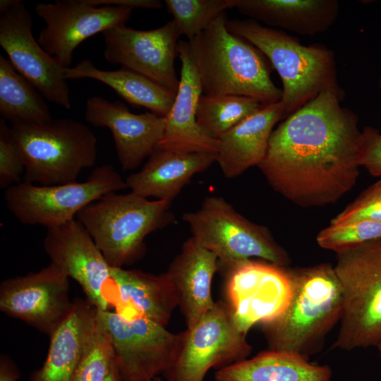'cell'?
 I'll list each match as a JSON object with an SVG mask.
<instances>
[{
  "mask_svg": "<svg viewBox=\"0 0 381 381\" xmlns=\"http://www.w3.org/2000/svg\"><path fill=\"white\" fill-rule=\"evenodd\" d=\"M323 92L273 130L258 166L271 187L303 207L335 203L356 184L363 133L357 114Z\"/></svg>",
  "mask_w": 381,
  "mask_h": 381,
  "instance_id": "6da1fadb",
  "label": "cell"
},
{
  "mask_svg": "<svg viewBox=\"0 0 381 381\" xmlns=\"http://www.w3.org/2000/svg\"><path fill=\"white\" fill-rule=\"evenodd\" d=\"M227 20L222 13L188 41L202 94L246 97L263 105L279 102L282 91L271 78V64L257 47L231 32Z\"/></svg>",
  "mask_w": 381,
  "mask_h": 381,
  "instance_id": "7a4b0ae2",
  "label": "cell"
},
{
  "mask_svg": "<svg viewBox=\"0 0 381 381\" xmlns=\"http://www.w3.org/2000/svg\"><path fill=\"white\" fill-rule=\"evenodd\" d=\"M289 271L293 284L291 301L279 317L261 325L262 331L270 350L309 360L339 322L341 286L334 266L329 263Z\"/></svg>",
  "mask_w": 381,
  "mask_h": 381,
  "instance_id": "3957f363",
  "label": "cell"
},
{
  "mask_svg": "<svg viewBox=\"0 0 381 381\" xmlns=\"http://www.w3.org/2000/svg\"><path fill=\"white\" fill-rule=\"evenodd\" d=\"M226 26L257 47L277 72L282 83L280 101L286 117L323 92L330 91L344 99L335 55L327 47L303 45L285 32L250 18L227 20Z\"/></svg>",
  "mask_w": 381,
  "mask_h": 381,
  "instance_id": "277c9868",
  "label": "cell"
},
{
  "mask_svg": "<svg viewBox=\"0 0 381 381\" xmlns=\"http://www.w3.org/2000/svg\"><path fill=\"white\" fill-rule=\"evenodd\" d=\"M171 202L132 192L108 193L80 211L82 224L111 267L123 268L145 252L144 240L150 233L174 220Z\"/></svg>",
  "mask_w": 381,
  "mask_h": 381,
  "instance_id": "5b68a950",
  "label": "cell"
},
{
  "mask_svg": "<svg viewBox=\"0 0 381 381\" xmlns=\"http://www.w3.org/2000/svg\"><path fill=\"white\" fill-rule=\"evenodd\" d=\"M25 165V181L52 186L76 181L80 171L97 159V138L83 123L52 119L11 126Z\"/></svg>",
  "mask_w": 381,
  "mask_h": 381,
  "instance_id": "8992f818",
  "label": "cell"
},
{
  "mask_svg": "<svg viewBox=\"0 0 381 381\" xmlns=\"http://www.w3.org/2000/svg\"><path fill=\"white\" fill-rule=\"evenodd\" d=\"M342 297L334 349L352 351L381 342V238L336 253Z\"/></svg>",
  "mask_w": 381,
  "mask_h": 381,
  "instance_id": "52a82bcc",
  "label": "cell"
},
{
  "mask_svg": "<svg viewBox=\"0 0 381 381\" xmlns=\"http://www.w3.org/2000/svg\"><path fill=\"white\" fill-rule=\"evenodd\" d=\"M192 238L217 258L221 272L253 258L286 267L288 253L265 226L249 221L224 198L206 197L199 210L184 212Z\"/></svg>",
  "mask_w": 381,
  "mask_h": 381,
  "instance_id": "ba28073f",
  "label": "cell"
},
{
  "mask_svg": "<svg viewBox=\"0 0 381 381\" xmlns=\"http://www.w3.org/2000/svg\"><path fill=\"white\" fill-rule=\"evenodd\" d=\"M127 188L110 164L93 169L86 181L42 186L20 182L4 194L6 208L22 224L56 227L76 218L78 213L102 196Z\"/></svg>",
  "mask_w": 381,
  "mask_h": 381,
  "instance_id": "9c48e42d",
  "label": "cell"
},
{
  "mask_svg": "<svg viewBox=\"0 0 381 381\" xmlns=\"http://www.w3.org/2000/svg\"><path fill=\"white\" fill-rule=\"evenodd\" d=\"M179 344L170 365L162 373L167 381H203L212 368L246 359L252 347L236 327L226 302L214 307L195 325L179 333Z\"/></svg>",
  "mask_w": 381,
  "mask_h": 381,
  "instance_id": "30bf717a",
  "label": "cell"
},
{
  "mask_svg": "<svg viewBox=\"0 0 381 381\" xmlns=\"http://www.w3.org/2000/svg\"><path fill=\"white\" fill-rule=\"evenodd\" d=\"M226 303L244 334L255 325L279 317L293 294L289 269L265 260L240 262L222 272Z\"/></svg>",
  "mask_w": 381,
  "mask_h": 381,
  "instance_id": "8fae6325",
  "label": "cell"
},
{
  "mask_svg": "<svg viewBox=\"0 0 381 381\" xmlns=\"http://www.w3.org/2000/svg\"><path fill=\"white\" fill-rule=\"evenodd\" d=\"M32 25V16L22 1H0V45L9 61L46 100L70 109L66 68L40 46Z\"/></svg>",
  "mask_w": 381,
  "mask_h": 381,
  "instance_id": "7c38bea8",
  "label": "cell"
},
{
  "mask_svg": "<svg viewBox=\"0 0 381 381\" xmlns=\"http://www.w3.org/2000/svg\"><path fill=\"white\" fill-rule=\"evenodd\" d=\"M98 313L111 335L122 381L150 380L170 365L178 349L179 333H171L144 317L127 319L110 310Z\"/></svg>",
  "mask_w": 381,
  "mask_h": 381,
  "instance_id": "4fadbf2b",
  "label": "cell"
},
{
  "mask_svg": "<svg viewBox=\"0 0 381 381\" xmlns=\"http://www.w3.org/2000/svg\"><path fill=\"white\" fill-rule=\"evenodd\" d=\"M35 11L45 23L38 43L66 68L80 43L99 32L126 25L133 8L93 6L87 0H58L37 4Z\"/></svg>",
  "mask_w": 381,
  "mask_h": 381,
  "instance_id": "5bb4252c",
  "label": "cell"
},
{
  "mask_svg": "<svg viewBox=\"0 0 381 381\" xmlns=\"http://www.w3.org/2000/svg\"><path fill=\"white\" fill-rule=\"evenodd\" d=\"M67 274L55 263L0 284V310L51 336L71 311Z\"/></svg>",
  "mask_w": 381,
  "mask_h": 381,
  "instance_id": "9a60e30c",
  "label": "cell"
},
{
  "mask_svg": "<svg viewBox=\"0 0 381 381\" xmlns=\"http://www.w3.org/2000/svg\"><path fill=\"white\" fill-rule=\"evenodd\" d=\"M102 35L104 56L108 62L121 65L177 93L179 79L174 61L181 35L174 20L149 30L122 25Z\"/></svg>",
  "mask_w": 381,
  "mask_h": 381,
  "instance_id": "2e32d148",
  "label": "cell"
},
{
  "mask_svg": "<svg viewBox=\"0 0 381 381\" xmlns=\"http://www.w3.org/2000/svg\"><path fill=\"white\" fill-rule=\"evenodd\" d=\"M43 246L51 262L79 284L92 306L109 310L106 291L111 267L80 222L75 219L47 229Z\"/></svg>",
  "mask_w": 381,
  "mask_h": 381,
  "instance_id": "e0dca14e",
  "label": "cell"
},
{
  "mask_svg": "<svg viewBox=\"0 0 381 381\" xmlns=\"http://www.w3.org/2000/svg\"><path fill=\"white\" fill-rule=\"evenodd\" d=\"M85 119L111 133L116 156L124 171L135 169L149 157L162 138L165 117L152 112L133 114L122 102L100 96L85 102Z\"/></svg>",
  "mask_w": 381,
  "mask_h": 381,
  "instance_id": "ac0fdd59",
  "label": "cell"
},
{
  "mask_svg": "<svg viewBox=\"0 0 381 381\" xmlns=\"http://www.w3.org/2000/svg\"><path fill=\"white\" fill-rule=\"evenodd\" d=\"M177 52L181 61L179 87L165 116L164 131L156 148L217 154L219 140L206 135L197 123L198 103L202 90L188 42L179 41Z\"/></svg>",
  "mask_w": 381,
  "mask_h": 381,
  "instance_id": "d6986e66",
  "label": "cell"
},
{
  "mask_svg": "<svg viewBox=\"0 0 381 381\" xmlns=\"http://www.w3.org/2000/svg\"><path fill=\"white\" fill-rule=\"evenodd\" d=\"M218 260L193 238L186 240L169 265L167 274L187 327L195 325L214 306L211 293Z\"/></svg>",
  "mask_w": 381,
  "mask_h": 381,
  "instance_id": "ffe728a7",
  "label": "cell"
},
{
  "mask_svg": "<svg viewBox=\"0 0 381 381\" xmlns=\"http://www.w3.org/2000/svg\"><path fill=\"white\" fill-rule=\"evenodd\" d=\"M216 160L214 153L155 148L143 167L125 182L138 195L171 202L195 174L206 171Z\"/></svg>",
  "mask_w": 381,
  "mask_h": 381,
  "instance_id": "44dd1931",
  "label": "cell"
},
{
  "mask_svg": "<svg viewBox=\"0 0 381 381\" xmlns=\"http://www.w3.org/2000/svg\"><path fill=\"white\" fill-rule=\"evenodd\" d=\"M286 117L281 101L265 105L226 133L219 140L217 160L223 175L233 179L265 158L276 123Z\"/></svg>",
  "mask_w": 381,
  "mask_h": 381,
  "instance_id": "7402d4cb",
  "label": "cell"
},
{
  "mask_svg": "<svg viewBox=\"0 0 381 381\" xmlns=\"http://www.w3.org/2000/svg\"><path fill=\"white\" fill-rule=\"evenodd\" d=\"M237 10L267 27L313 36L328 30L339 12L337 0H239Z\"/></svg>",
  "mask_w": 381,
  "mask_h": 381,
  "instance_id": "603a6c76",
  "label": "cell"
},
{
  "mask_svg": "<svg viewBox=\"0 0 381 381\" xmlns=\"http://www.w3.org/2000/svg\"><path fill=\"white\" fill-rule=\"evenodd\" d=\"M111 285L123 310L119 314L127 319L144 317L163 326L167 325L178 304L167 272L153 274L111 267Z\"/></svg>",
  "mask_w": 381,
  "mask_h": 381,
  "instance_id": "cb8c5ba5",
  "label": "cell"
},
{
  "mask_svg": "<svg viewBox=\"0 0 381 381\" xmlns=\"http://www.w3.org/2000/svg\"><path fill=\"white\" fill-rule=\"evenodd\" d=\"M97 308L80 298L73 301L71 313L50 336L45 361L30 381H73L86 337Z\"/></svg>",
  "mask_w": 381,
  "mask_h": 381,
  "instance_id": "d4e9b609",
  "label": "cell"
},
{
  "mask_svg": "<svg viewBox=\"0 0 381 381\" xmlns=\"http://www.w3.org/2000/svg\"><path fill=\"white\" fill-rule=\"evenodd\" d=\"M332 377L327 365L270 349L222 367L214 375L215 381H331Z\"/></svg>",
  "mask_w": 381,
  "mask_h": 381,
  "instance_id": "484cf974",
  "label": "cell"
},
{
  "mask_svg": "<svg viewBox=\"0 0 381 381\" xmlns=\"http://www.w3.org/2000/svg\"><path fill=\"white\" fill-rule=\"evenodd\" d=\"M68 79L90 78L104 83L134 107H142L165 117L176 94L153 80L126 68L114 71L97 68L89 59L65 69Z\"/></svg>",
  "mask_w": 381,
  "mask_h": 381,
  "instance_id": "4316f807",
  "label": "cell"
},
{
  "mask_svg": "<svg viewBox=\"0 0 381 381\" xmlns=\"http://www.w3.org/2000/svg\"><path fill=\"white\" fill-rule=\"evenodd\" d=\"M0 114L12 124L35 123L52 119L44 97L0 55Z\"/></svg>",
  "mask_w": 381,
  "mask_h": 381,
  "instance_id": "83f0119b",
  "label": "cell"
},
{
  "mask_svg": "<svg viewBox=\"0 0 381 381\" xmlns=\"http://www.w3.org/2000/svg\"><path fill=\"white\" fill-rule=\"evenodd\" d=\"M263 106L258 101L246 97L202 94L198 103L196 120L206 135L219 140Z\"/></svg>",
  "mask_w": 381,
  "mask_h": 381,
  "instance_id": "f1b7e54d",
  "label": "cell"
},
{
  "mask_svg": "<svg viewBox=\"0 0 381 381\" xmlns=\"http://www.w3.org/2000/svg\"><path fill=\"white\" fill-rule=\"evenodd\" d=\"M114 360L111 335L97 309L73 381H104Z\"/></svg>",
  "mask_w": 381,
  "mask_h": 381,
  "instance_id": "f546056e",
  "label": "cell"
},
{
  "mask_svg": "<svg viewBox=\"0 0 381 381\" xmlns=\"http://www.w3.org/2000/svg\"><path fill=\"white\" fill-rule=\"evenodd\" d=\"M239 0H165L181 35L188 41L205 30L225 11L236 8Z\"/></svg>",
  "mask_w": 381,
  "mask_h": 381,
  "instance_id": "4dcf8cb0",
  "label": "cell"
},
{
  "mask_svg": "<svg viewBox=\"0 0 381 381\" xmlns=\"http://www.w3.org/2000/svg\"><path fill=\"white\" fill-rule=\"evenodd\" d=\"M381 238V223L362 220L343 224H330L316 237L322 248L335 253Z\"/></svg>",
  "mask_w": 381,
  "mask_h": 381,
  "instance_id": "1f68e13d",
  "label": "cell"
},
{
  "mask_svg": "<svg viewBox=\"0 0 381 381\" xmlns=\"http://www.w3.org/2000/svg\"><path fill=\"white\" fill-rule=\"evenodd\" d=\"M370 220L381 223V179L370 186L334 217L330 224Z\"/></svg>",
  "mask_w": 381,
  "mask_h": 381,
  "instance_id": "d6a6232c",
  "label": "cell"
},
{
  "mask_svg": "<svg viewBox=\"0 0 381 381\" xmlns=\"http://www.w3.org/2000/svg\"><path fill=\"white\" fill-rule=\"evenodd\" d=\"M25 165L13 141L11 126L0 120V186L7 188L20 183Z\"/></svg>",
  "mask_w": 381,
  "mask_h": 381,
  "instance_id": "836d02e7",
  "label": "cell"
},
{
  "mask_svg": "<svg viewBox=\"0 0 381 381\" xmlns=\"http://www.w3.org/2000/svg\"><path fill=\"white\" fill-rule=\"evenodd\" d=\"M362 133L361 167L374 176H381V133L374 127L365 126Z\"/></svg>",
  "mask_w": 381,
  "mask_h": 381,
  "instance_id": "e575fe53",
  "label": "cell"
},
{
  "mask_svg": "<svg viewBox=\"0 0 381 381\" xmlns=\"http://www.w3.org/2000/svg\"><path fill=\"white\" fill-rule=\"evenodd\" d=\"M93 6H114L131 8L159 9L162 3L158 0H87Z\"/></svg>",
  "mask_w": 381,
  "mask_h": 381,
  "instance_id": "d590c367",
  "label": "cell"
},
{
  "mask_svg": "<svg viewBox=\"0 0 381 381\" xmlns=\"http://www.w3.org/2000/svg\"><path fill=\"white\" fill-rule=\"evenodd\" d=\"M18 373L8 358L1 356L0 361V381H17Z\"/></svg>",
  "mask_w": 381,
  "mask_h": 381,
  "instance_id": "8d00e7d4",
  "label": "cell"
},
{
  "mask_svg": "<svg viewBox=\"0 0 381 381\" xmlns=\"http://www.w3.org/2000/svg\"><path fill=\"white\" fill-rule=\"evenodd\" d=\"M104 381H122L116 361L113 362L111 369Z\"/></svg>",
  "mask_w": 381,
  "mask_h": 381,
  "instance_id": "74e56055",
  "label": "cell"
},
{
  "mask_svg": "<svg viewBox=\"0 0 381 381\" xmlns=\"http://www.w3.org/2000/svg\"><path fill=\"white\" fill-rule=\"evenodd\" d=\"M144 381H160V379L158 378L157 377H155V378H152V379H150V380H144Z\"/></svg>",
  "mask_w": 381,
  "mask_h": 381,
  "instance_id": "f35d334b",
  "label": "cell"
},
{
  "mask_svg": "<svg viewBox=\"0 0 381 381\" xmlns=\"http://www.w3.org/2000/svg\"><path fill=\"white\" fill-rule=\"evenodd\" d=\"M377 348L378 349V351L381 356V342L377 346Z\"/></svg>",
  "mask_w": 381,
  "mask_h": 381,
  "instance_id": "ab89813d",
  "label": "cell"
},
{
  "mask_svg": "<svg viewBox=\"0 0 381 381\" xmlns=\"http://www.w3.org/2000/svg\"><path fill=\"white\" fill-rule=\"evenodd\" d=\"M379 87H380V89L381 90V75H380V79H379Z\"/></svg>",
  "mask_w": 381,
  "mask_h": 381,
  "instance_id": "60d3db41",
  "label": "cell"
}]
</instances>
